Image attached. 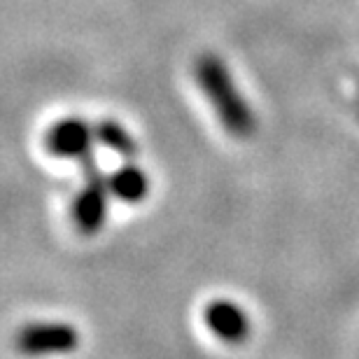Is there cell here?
I'll return each mask as SVG.
<instances>
[{"label":"cell","instance_id":"6da1fadb","mask_svg":"<svg viewBox=\"0 0 359 359\" xmlns=\"http://www.w3.org/2000/svg\"><path fill=\"white\" fill-rule=\"evenodd\" d=\"M196 82L205 98L210 100L215 114L222 121L224 131L233 138L245 140L257 131V117L252 107L236 87L226 63L215 54H203L196 61Z\"/></svg>","mask_w":359,"mask_h":359},{"label":"cell","instance_id":"7a4b0ae2","mask_svg":"<svg viewBox=\"0 0 359 359\" xmlns=\"http://www.w3.org/2000/svg\"><path fill=\"white\" fill-rule=\"evenodd\" d=\"M107 198H110V184L107 177L100 173L98 163L91 154L84 159V187L73 201L70 215L73 224L82 236H93L105 226L107 219Z\"/></svg>","mask_w":359,"mask_h":359},{"label":"cell","instance_id":"3957f363","mask_svg":"<svg viewBox=\"0 0 359 359\" xmlns=\"http://www.w3.org/2000/svg\"><path fill=\"white\" fill-rule=\"evenodd\" d=\"M80 346V332L70 322H31L14 336V348L24 357H59Z\"/></svg>","mask_w":359,"mask_h":359},{"label":"cell","instance_id":"277c9868","mask_svg":"<svg viewBox=\"0 0 359 359\" xmlns=\"http://www.w3.org/2000/svg\"><path fill=\"white\" fill-rule=\"evenodd\" d=\"M203 320L215 339H219L222 343H229V346L245 343L250 332H252L250 315L243 311L236 301H229V299L210 301L203 311Z\"/></svg>","mask_w":359,"mask_h":359},{"label":"cell","instance_id":"5b68a950","mask_svg":"<svg viewBox=\"0 0 359 359\" xmlns=\"http://www.w3.org/2000/svg\"><path fill=\"white\" fill-rule=\"evenodd\" d=\"M93 140H96V133L87 121L80 117H66L49 128L45 142L49 154L84 161L91 154Z\"/></svg>","mask_w":359,"mask_h":359},{"label":"cell","instance_id":"8992f818","mask_svg":"<svg viewBox=\"0 0 359 359\" xmlns=\"http://www.w3.org/2000/svg\"><path fill=\"white\" fill-rule=\"evenodd\" d=\"M107 184H110L112 196L124 201V203H140L149 194V177L135 163H124L121 168L110 173Z\"/></svg>","mask_w":359,"mask_h":359},{"label":"cell","instance_id":"52a82bcc","mask_svg":"<svg viewBox=\"0 0 359 359\" xmlns=\"http://www.w3.org/2000/svg\"><path fill=\"white\" fill-rule=\"evenodd\" d=\"M93 133H96V140L100 145L107 147L114 154L124 156V159H133V156L138 154V142H135L133 135L128 133L119 121H114V119L98 121Z\"/></svg>","mask_w":359,"mask_h":359}]
</instances>
